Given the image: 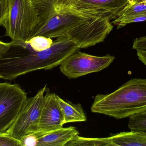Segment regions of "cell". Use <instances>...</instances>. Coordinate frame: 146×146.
Wrapping results in <instances>:
<instances>
[{
  "instance_id": "5",
  "label": "cell",
  "mask_w": 146,
  "mask_h": 146,
  "mask_svg": "<svg viewBox=\"0 0 146 146\" xmlns=\"http://www.w3.org/2000/svg\"><path fill=\"white\" fill-rule=\"evenodd\" d=\"M46 85L27 98L17 118L7 133L20 141L27 135L38 132L40 115Z\"/></svg>"
},
{
  "instance_id": "11",
  "label": "cell",
  "mask_w": 146,
  "mask_h": 146,
  "mask_svg": "<svg viewBox=\"0 0 146 146\" xmlns=\"http://www.w3.org/2000/svg\"><path fill=\"white\" fill-rule=\"evenodd\" d=\"M56 100L64 118V124L87 121L86 114L80 104H73L56 95Z\"/></svg>"
},
{
  "instance_id": "24",
  "label": "cell",
  "mask_w": 146,
  "mask_h": 146,
  "mask_svg": "<svg viewBox=\"0 0 146 146\" xmlns=\"http://www.w3.org/2000/svg\"><path fill=\"white\" fill-rule=\"evenodd\" d=\"M139 60L146 66V51H136Z\"/></svg>"
},
{
  "instance_id": "17",
  "label": "cell",
  "mask_w": 146,
  "mask_h": 146,
  "mask_svg": "<svg viewBox=\"0 0 146 146\" xmlns=\"http://www.w3.org/2000/svg\"><path fill=\"white\" fill-rule=\"evenodd\" d=\"M35 51H40L49 49L53 44L52 39L42 36L33 37L27 41Z\"/></svg>"
},
{
  "instance_id": "4",
  "label": "cell",
  "mask_w": 146,
  "mask_h": 146,
  "mask_svg": "<svg viewBox=\"0 0 146 146\" xmlns=\"http://www.w3.org/2000/svg\"><path fill=\"white\" fill-rule=\"evenodd\" d=\"M40 21L37 10L31 0H9L7 14L3 24L6 35L13 41H27Z\"/></svg>"
},
{
  "instance_id": "15",
  "label": "cell",
  "mask_w": 146,
  "mask_h": 146,
  "mask_svg": "<svg viewBox=\"0 0 146 146\" xmlns=\"http://www.w3.org/2000/svg\"><path fill=\"white\" fill-rule=\"evenodd\" d=\"M146 11V2L142 0H133L121 12L117 18L122 19Z\"/></svg>"
},
{
  "instance_id": "14",
  "label": "cell",
  "mask_w": 146,
  "mask_h": 146,
  "mask_svg": "<svg viewBox=\"0 0 146 146\" xmlns=\"http://www.w3.org/2000/svg\"><path fill=\"white\" fill-rule=\"evenodd\" d=\"M112 146L110 137L105 138H88L79 135L73 138L66 146Z\"/></svg>"
},
{
  "instance_id": "25",
  "label": "cell",
  "mask_w": 146,
  "mask_h": 146,
  "mask_svg": "<svg viewBox=\"0 0 146 146\" xmlns=\"http://www.w3.org/2000/svg\"><path fill=\"white\" fill-rule=\"evenodd\" d=\"M143 1L145 2H146V0H142Z\"/></svg>"
},
{
  "instance_id": "3",
  "label": "cell",
  "mask_w": 146,
  "mask_h": 146,
  "mask_svg": "<svg viewBox=\"0 0 146 146\" xmlns=\"http://www.w3.org/2000/svg\"><path fill=\"white\" fill-rule=\"evenodd\" d=\"M91 110L116 119L146 111V78L132 79L111 93L98 94Z\"/></svg>"
},
{
  "instance_id": "19",
  "label": "cell",
  "mask_w": 146,
  "mask_h": 146,
  "mask_svg": "<svg viewBox=\"0 0 146 146\" xmlns=\"http://www.w3.org/2000/svg\"><path fill=\"white\" fill-rule=\"evenodd\" d=\"M0 146H21V141L7 133L0 134Z\"/></svg>"
},
{
  "instance_id": "9",
  "label": "cell",
  "mask_w": 146,
  "mask_h": 146,
  "mask_svg": "<svg viewBox=\"0 0 146 146\" xmlns=\"http://www.w3.org/2000/svg\"><path fill=\"white\" fill-rule=\"evenodd\" d=\"M56 97L55 93L49 92L44 95L38 129L41 134L61 128L64 125L63 115Z\"/></svg>"
},
{
  "instance_id": "18",
  "label": "cell",
  "mask_w": 146,
  "mask_h": 146,
  "mask_svg": "<svg viewBox=\"0 0 146 146\" xmlns=\"http://www.w3.org/2000/svg\"><path fill=\"white\" fill-rule=\"evenodd\" d=\"M146 21V11L135 15L122 19L116 18L111 21L112 25L117 26V29L121 28L128 24L134 22H141Z\"/></svg>"
},
{
  "instance_id": "23",
  "label": "cell",
  "mask_w": 146,
  "mask_h": 146,
  "mask_svg": "<svg viewBox=\"0 0 146 146\" xmlns=\"http://www.w3.org/2000/svg\"><path fill=\"white\" fill-rule=\"evenodd\" d=\"M10 47V43H6L0 41V59L5 55Z\"/></svg>"
},
{
  "instance_id": "10",
  "label": "cell",
  "mask_w": 146,
  "mask_h": 146,
  "mask_svg": "<svg viewBox=\"0 0 146 146\" xmlns=\"http://www.w3.org/2000/svg\"><path fill=\"white\" fill-rule=\"evenodd\" d=\"M37 146H66L79 133L76 128H61L44 134L37 133Z\"/></svg>"
},
{
  "instance_id": "16",
  "label": "cell",
  "mask_w": 146,
  "mask_h": 146,
  "mask_svg": "<svg viewBox=\"0 0 146 146\" xmlns=\"http://www.w3.org/2000/svg\"><path fill=\"white\" fill-rule=\"evenodd\" d=\"M128 127L130 131L146 132V111L129 117Z\"/></svg>"
},
{
  "instance_id": "13",
  "label": "cell",
  "mask_w": 146,
  "mask_h": 146,
  "mask_svg": "<svg viewBox=\"0 0 146 146\" xmlns=\"http://www.w3.org/2000/svg\"><path fill=\"white\" fill-rule=\"evenodd\" d=\"M78 0H31L39 15L60 13Z\"/></svg>"
},
{
  "instance_id": "12",
  "label": "cell",
  "mask_w": 146,
  "mask_h": 146,
  "mask_svg": "<svg viewBox=\"0 0 146 146\" xmlns=\"http://www.w3.org/2000/svg\"><path fill=\"white\" fill-rule=\"evenodd\" d=\"M110 138L112 146H146V132H121Z\"/></svg>"
},
{
  "instance_id": "7",
  "label": "cell",
  "mask_w": 146,
  "mask_h": 146,
  "mask_svg": "<svg viewBox=\"0 0 146 146\" xmlns=\"http://www.w3.org/2000/svg\"><path fill=\"white\" fill-rule=\"evenodd\" d=\"M27 98L19 85L0 83V134L7 133Z\"/></svg>"
},
{
  "instance_id": "8",
  "label": "cell",
  "mask_w": 146,
  "mask_h": 146,
  "mask_svg": "<svg viewBox=\"0 0 146 146\" xmlns=\"http://www.w3.org/2000/svg\"><path fill=\"white\" fill-rule=\"evenodd\" d=\"M133 0H78L60 12L87 17H101L112 21Z\"/></svg>"
},
{
  "instance_id": "22",
  "label": "cell",
  "mask_w": 146,
  "mask_h": 146,
  "mask_svg": "<svg viewBox=\"0 0 146 146\" xmlns=\"http://www.w3.org/2000/svg\"><path fill=\"white\" fill-rule=\"evenodd\" d=\"M133 49L136 51H146V36L136 38L134 40Z\"/></svg>"
},
{
  "instance_id": "2",
  "label": "cell",
  "mask_w": 146,
  "mask_h": 146,
  "mask_svg": "<svg viewBox=\"0 0 146 146\" xmlns=\"http://www.w3.org/2000/svg\"><path fill=\"white\" fill-rule=\"evenodd\" d=\"M113 28L111 22L104 18L53 12L40 17L31 38L37 36L51 39L68 38L83 49L103 42Z\"/></svg>"
},
{
  "instance_id": "21",
  "label": "cell",
  "mask_w": 146,
  "mask_h": 146,
  "mask_svg": "<svg viewBox=\"0 0 146 146\" xmlns=\"http://www.w3.org/2000/svg\"><path fill=\"white\" fill-rule=\"evenodd\" d=\"M9 0H0V26H2L7 14Z\"/></svg>"
},
{
  "instance_id": "6",
  "label": "cell",
  "mask_w": 146,
  "mask_h": 146,
  "mask_svg": "<svg viewBox=\"0 0 146 146\" xmlns=\"http://www.w3.org/2000/svg\"><path fill=\"white\" fill-rule=\"evenodd\" d=\"M110 55L97 56L77 51L68 57L60 65L61 73L69 79H76L102 71L115 60Z\"/></svg>"
},
{
  "instance_id": "1",
  "label": "cell",
  "mask_w": 146,
  "mask_h": 146,
  "mask_svg": "<svg viewBox=\"0 0 146 146\" xmlns=\"http://www.w3.org/2000/svg\"><path fill=\"white\" fill-rule=\"evenodd\" d=\"M0 59V79L12 80L39 69L49 70L60 65L80 48L68 38H58L49 49L34 51L27 41H13Z\"/></svg>"
},
{
  "instance_id": "20",
  "label": "cell",
  "mask_w": 146,
  "mask_h": 146,
  "mask_svg": "<svg viewBox=\"0 0 146 146\" xmlns=\"http://www.w3.org/2000/svg\"><path fill=\"white\" fill-rule=\"evenodd\" d=\"M38 139L36 133L27 135L20 140L21 146H37Z\"/></svg>"
}]
</instances>
